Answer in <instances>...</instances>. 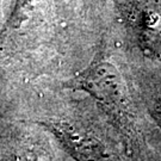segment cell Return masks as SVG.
Here are the masks:
<instances>
[{"mask_svg": "<svg viewBox=\"0 0 161 161\" xmlns=\"http://www.w3.org/2000/svg\"><path fill=\"white\" fill-rule=\"evenodd\" d=\"M68 86L90 94L117 117L130 114L131 105L124 78L119 69L102 55L74 76Z\"/></svg>", "mask_w": 161, "mask_h": 161, "instance_id": "1", "label": "cell"}, {"mask_svg": "<svg viewBox=\"0 0 161 161\" xmlns=\"http://www.w3.org/2000/svg\"><path fill=\"white\" fill-rule=\"evenodd\" d=\"M44 125L76 161H116L108 146L85 127L66 121H52Z\"/></svg>", "mask_w": 161, "mask_h": 161, "instance_id": "2", "label": "cell"}]
</instances>
